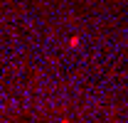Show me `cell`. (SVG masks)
<instances>
[{
  "label": "cell",
  "instance_id": "6da1fadb",
  "mask_svg": "<svg viewBox=\"0 0 128 123\" xmlns=\"http://www.w3.org/2000/svg\"><path fill=\"white\" fill-rule=\"evenodd\" d=\"M62 123H69V121H62Z\"/></svg>",
  "mask_w": 128,
  "mask_h": 123
}]
</instances>
